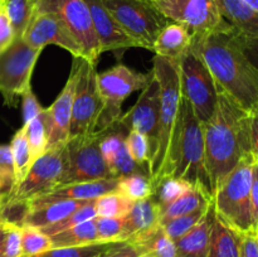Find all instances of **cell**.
<instances>
[{"instance_id":"45","label":"cell","mask_w":258,"mask_h":257,"mask_svg":"<svg viewBox=\"0 0 258 257\" xmlns=\"http://www.w3.org/2000/svg\"><path fill=\"white\" fill-rule=\"evenodd\" d=\"M0 174L15 183L14 161L10 145H0Z\"/></svg>"},{"instance_id":"22","label":"cell","mask_w":258,"mask_h":257,"mask_svg":"<svg viewBox=\"0 0 258 257\" xmlns=\"http://www.w3.org/2000/svg\"><path fill=\"white\" fill-rule=\"evenodd\" d=\"M191 34L178 23H168L159 33L153 52L156 55L179 63L186 50L190 48Z\"/></svg>"},{"instance_id":"35","label":"cell","mask_w":258,"mask_h":257,"mask_svg":"<svg viewBox=\"0 0 258 257\" xmlns=\"http://www.w3.org/2000/svg\"><path fill=\"white\" fill-rule=\"evenodd\" d=\"M23 126L25 127V135H27L30 154H32L33 163H34L39 156H42L47 151L48 136L43 111L39 116H37V117L33 118L32 121H29V122Z\"/></svg>"},{"instance_id":"53","label":"cell","mask_w":258,"mask_h":257,"mask_svg":"<svg viewBox=\"0 0 258 257\" xmlns=\"http://www.w3.org/2000/svg\"><path fill=\"white\" fill-rule=\"evenodd\" d=\"M243 2L246 3L252 10H254V12L258 13V0H243Z\"/></svg>"},{"instance_id":"37","label":"cell","mask_w":258,"mask_h":257,"mask_svg":"<svg viewBox=\"0 0 258 257\" xmlns=\"http://www.w3.org/2000/svg\"><path fill=\"white\" fill-rule=\"evenodd\" d=\"M212 203H213V202H212ZM208 208L199 209V211L193 212V213L184 214V216H179V217H175V218L169 219V221L161 222L160 226L163 227L165 233L168 234L174 242H175L178 241L180 237H183L184 234L188 233V232L190 231L197 223L201 222V219L206 216Z\"/></svg>"},{"instance_id":"24","label":"cell","mask_w":258,"mask_h":257,"mask_svg":"<svg viewBox=\"0 0 258 257\" xmlns=\"http://www.w3.org/2000/svg\"><path fill=\"white\" fill-rule=\"evenodd\" d=\"M88 202L90 201H58L45 203L43 206L29 207V211H28L23 226L42 229L66 218L68 214L75 212L76 209L81 208Z\"/></svg>"},{"instance_id":"55","label":"cell","mask_w":258,"mask_h":257,"mask_svg":"<svg viewBox=\"0 0 258 257\" xmlns=\"http://www.w3.org/2000/svg\"><path fill=\"white\" fill-rule=\"evenodd\" d=\"M139 257H153V256H150V254H140Z\"/></svg>"},{"instance_id":"13","label":"cell","mask_w":258,"mask_h":257,"mask_svg":"<svg viewBox=\"0 0 258 257\" xmlns=\"http://www.w3.org/2000/svg\"><path fill=\"white\" fill-rule=\"evenodd\" d=\"M96 66L78 58V78L73 97L70 138L96 133L98 116L102 111Z\"/></svg>"},{"instance_id":"25","label":"cell","mask_w":258,"mask_h":257,"mask_svg":"<svg viewBox=\"0 0 258 257\" xmlns=\"http://www.w3.org/2000/svg\"><path fill=\"white\" fill-rule=\"evenodd\" d=\"M135 247L139 254H150L153 257H176L175 242L158 224L154 228L127 239Z\"/></svg>"},{"instance_id":"28","label":"cell","mask_w":258,"mask_h":257,"mask_svg":"<svg viewBox=\"0 0 258 257\" xmlns=\"http://www.w3.org/2000/svg\"><path fill=\"white\" fill-rule=\"evenodd\" d=\"M50 241H52V248L85 246V244L96 243V242H98V238L95 218L82 222L77 226L71 227V228L53 234V236H50Z\"/></svg>"},{"instance_id":"29","label":"cell","mask_w":258,"mask_h":257,"mask_svg":"<svg viewBox=\"0 0 258 257\" xmlns=\"http://www.w3.org/2000/svg\"><path fill=\"white\" fill-rule=\"evenodd\" d=\"M38 0H3L2 5L10 20L15 38H22L37 10Z\"/></svg>"},{"instance_id":"41","label":"cell","mask_w":258,"mask_h":257,"mask_svg":"<svg viewBox=\"0 0 258 257\" xmlns=\"http://www.w3.org/2000/svg\"><path fill=\"white\" fill-rule=\"evenodd\" d=\"M123 217H96V231L98 242L120 241Z\"/></svg>"},{"instance_id":"14","label":"cell","mask_w":258,"mask_h":257,"mask_svg":"<svg viewBox=\"0 0 258 257\" xmlns=\"http://www.w3.org/2000/svg\"><path fill=\"white\" fill-rule=\"evenodd\" d=\"M66 169H67L66 145L49 149L33 163L25 178L3 202H30L38 197L50 193L53 189L59 185Z\"/></svg>"},{"instance_id":"54","label":"cell","mask_w":258,"mask_h":257,"mask_svg":"<svg viewBox=\"0 0 258 257\" xmlns=\"http://www.w3.org/2000/svg\"><path fill=\"white\" fill-rule=\"evenodd\" d=\"M2 199H0V223H2Z\"/></svg>"},{"instance_id":"6","label":"cell","mask_w":258,"mask_h":257,"mask_svg":"<svg viewBox=\"0 0 258 257\" xmlns=\"http://www.w3.org/2000/svg\"><path fill=\"white\" fill-rule=\"evenodd\" d=\"M153 70L148 73L136 72L122 63H117L97 75V85L102 100L96 131L107 130L122 116V102L135 91H143L153 80Z\"/></svg>"},{"instance_id":"40","label":"cell","mask_w":258,"mask_h":257,"mask_svg":"<svg viewBox=\"0 0 258 257\" xmlns=\"http://www.w3.org/2000/svg\"><path fill=\"white\" fill-rule=\"evenodd\" d=\"M126 148L136 164L150 173V150L148 139L136 130H130L125 139Z\"/></svg>"},{"instance_id":"2","label":"cell","mask_w":258,"mask_h":257,"mask_svg":"<svg viewBox=\"0 0 258 257\" xmlns=\"http://www.w3.org/2000/svg\"><path fill=\"white\" fill-rule=\"evenodd\" d=\"M218 88L212 117L203 123L204 155L212 190L251 154V115L223 88Z\"/></svg>"},{"instance_id":"33","label":"cell","mask_w":258,"mask_h":257,"mask_svg":"<svg viewBox=\"0 0 258 257\" xmlns=\"http://www.w3.org/2000/svg\"><path fill=\"white\" fill-rule=\"evenodd\" d=\"M133 206L134 201L118 190L100 197L95 201L97 217H125Z\"/></svg>"},{"instance_id":"34","label":"cell","mask_w":258,"mask_h":257,"mask_svg":"<svg viewBox=\"0 0 258 257\" xmlns=\"http://www.w3.org/2000/svg\"><path fill=\"white\" fill-rule=\"evenodd\" d=\"M154 184V194L153 197L158 202L160 208L168 206L169 203L175 201L176 198L185 193L186 190L191 188L190 183L183 180V179L174 178V176H168L160 180L155 181Z\"/></svg>"},{"instance_id":"17","label":"cell","mask_w":258,"mask_h":257,"mask_svg":"<svg viewBox=\"0 0 258 257\" xmlns=\"http://www.w3.org/2000/svg\"><path fill=\"white\" fill-rule=\"evenodd\" d=\"M22 39L35 49L43 50L45 45L54 44L70 52L73 57L85 59L80 44L76 42L62 20L52 13L35 10L27 29L23 33Z\"/></svg>"},{"instance_id":"38","label":"cell","mask_w":258,"mask_h":257,"mask_svg":"<svg viewBox=\"0 0 258 257\" xmlns=\"http://www.w3.org/2000/svg\"><path fill=\"white\" fill-rule=\"evenodd\" d=\"M95 201H90L88 203H86L85 206H82L81 208L76 209L75 212L68 214L66 218L60 219V221L57 222V223L50 224V226L48 227H44V228H42L40 231H42L43 233L47 234V236L50 237L53 236V234L58 233V232H62L64 231V229L71 228V227L77 226V224L82 223V222L96 218L97 214H96V209H95Z\"/></svg>"},{"instance_id":"9","label":"cell","mask_w":258,"mask_h":257,"mask_svg":"<svg viewBox=\"0 0 258 257\" xmlns=\"http://www.w3.org/2000/svg\"><path fill=\"white\" fill-rule=\"evenodd\" d=\"M102 134V131H96L90 135L70 138L66 144L67 169L60 179L59 185L102 179H117L112 175L101 154L100 140Z\"/></svg>"},{"instance_id":"52","label":"cell","mask_w":258,"mask_h":257,"mask_svg":"<svg viewBox=\"0 0 258 257\" xmlns=\"http://www.w3.org/2000/svg\"><path fill=\"white\" fill-rule=\"evenodd\" d=\"M5 234H7V223H5V222H2V223H0V257H5V253H4Z\"/></svg>"},{"instance_id":"8","label":"cell","mask_w":258,"mask_h":257,"mask_svg":"<svg viewBox=\"0 0 258 257\" xmlns=\"http://www.w3.org/2000/svg\"><path fill=\"white\" fill-rule=\"evenodd\" d=\"M123 32L140 48L153 52L159 33L169 22L145 0H101Z\"/></svg>"},{"instance_id":"58","label":"cell","mask_w":258,"mask_h":257,"mask_svg":"<svg viewBox=\"0 0 258 257\" xmlns=\"http://www.w3.org/2000/svg\"><path fill=\"white\" fill-rule=\"evenodd\" d=\"M0 2H3V0H0Z\"/></svg>"},{"instance_id":"39","label":"cell","mask_w":258,"mask_h":257,"mask_svg":"<svg viewBox=\"0 0 258 257\" xmlns=\"http://www.w3.org/2000/svg\"><path fill=\"white\" fill-rule=\"evenodd\" d=\"M107 166L111 170L112 175L115 178H122V176L130 175V174L139 173V171H143L150 175L148 170H145L144 168H141L139 164H136L134 161V159L131 158L130 153H128L127 148H126V143H123L121 145V148L116 151L115 155L107 161Z\"/></svg>"},{"instance_id":"20","label":"cell","mask_w":258,"mask_h":257,"mask_svg":"<svg viewBox=\"0 0 258 257\" xmlns=\"http://www.w3.org/2000/svg\"><path fill=\"white\" fill-rule=\"evenodd\" d=\"M160 224V206L153 196L134 202L133 208L123 217L120 241H127Z\"/></svg>"},{"instance_id":"57","label":"cell","mask_w":258,"mask_h":257,"mask_svg":"<svg viewBox=\"0 0 258 257\" xmlns=\"http://www.w3.org/2000/svg\"><path fill=\"white\" fill-rule=\"evenodd\" d=\"M0 5H2V2H0Z\"/></svg>"},{"instance_id":"48","label":"cell","mask_w":258,"mask_h":257,"mask_svg":"<svg viewBox=\"0 0 258 257\" xmlns=\"http://www.w3.org/2000/svg\"><path fill=\"white\" fill-rule=\"evenodd\" d=\"M251 203L252 214H253L254 223L257 228L258 221V161H254L252 165V181H251Z\"/></svg>"},{"instance_id":"10","label":"cell","mask_w":258,"mask_h":257,"mask_svg":"<svg viewBox=\"0 0 258 257\" xmlns=\"http://www.w3.org/2000/svg\"><path fill=\"white\" fill-rule=\"evenodd\" d=\"M42 50L32 48L22 38L0 53V93L4 103L10 107L17 106L18 97L30 86L33 71Z\"/></svg>"},{"instance_id":"16","label":"cell","mask_w":258,"mask_h":257,"mask_svg":"<svg viewBox=\"0 0 258 257\" xmlns=\"http://www.w3.org/2000/svg\"><path fill=\"white\" fill-rule=\"evenodd\" d=\"M78 58L73 57L70 77L58 97L49 107L43 110L48 136L47 150L66 145L70 140L73 97L78 78Z\"/></svg>"},{"instance_id":"7","label":"cell","mask_w":258,"mask_h":257,"mask_svg":"<svg viewBox=\"0 0 258 257\" xmlns=\"http://www.w3.org/2000/svg\"><path fill=\"white\" fill-rule=\"evenodd\" d=\"M178 68L181 96L189 101L197 118L206 123L216 110L218 96L216 80L204 60L191 48L183 55Z\"/></svg>"},{"instance_id":"30","label":"cell","mask_w":258,"mask_h":257,"mask_svg":"<svg viewBox=\"0 0 258 257\" xmlns=\"http://www.w3.org/2000/svg\"><path fill=\"white\" fill-rule=\"evenodd\" d=\"M13 154V161H14V175L15 183L14 189L29 171L30 166L33 165L32 154H30L29 144H28L27 135H25V127L23 126L22 128L14 134L12 139V143L9 144ZM13 189V190H14ZM13 193V191H12Z\"/></svg>"},{"instance_id":"18","label":"cell","mask_w":258,"mask_h":257,"mask_svg":"<svg viewBox=\"0 0 258 257\" xmlns=\"http://www.w3.org/2000/svg\"><path fill=\"white\" fill-rule=\"evenodd\" d=\"M92 17L96 37L100 43L101 53L111 52L121 59L125 52L131 48H140L138 43L123 32L118 23L113 19L101 0H85Z\"/></svg>"},{"instance_id":"12","label":"cell","mask_w":258,"mask_h":257,"mask_svg":"<svg viewBox=\"0 0 258 257\" xmlns=\"http://www.w3.org/2000/svg\"><path fill=\"white\" fill-rule=\"evenodd\" d=\"M169 22L178 23L194 34H204L228 24L216 0H145Z\"/></svg>"},{"instance_id":"44","label":"cell","mask_w":258,"mask_h":257,"mask_svg":"<svg viewBox=\"0 0 258 257\" xmlns=\"http://www.w3.org/2000/svg\"><path fill=\"white\" fill-rule=\"evenodd\" d=\"M14 39L15 34L9 18H8L3 5H0V53L4 52L14 42Z\"/></svg>"},{"instance_id":"5","label":"cell","mask_w":258,"mask_h":257,"mask_svg":"<svg viewBox=\"0 0 258 257\" xmlns=\"http://www.w3.org/2000/svg\"><path fill=\"white\" fill-rule=\"evenodd\" d=\"M153 72L160 87V116L156 151L150 163L151 180L161 170L168 156L181 100L178 63L155 54L153 59Z\"/></svg>"},{"instance_id":"23","label":"cell","mask_w":258,"mask_h":257,"mask_svg":"<svg viewBox=\"0 0 258 257\" xmlns=\"http://www.w3.org/2000/svg\"><path fill=\"white\" fill-rule=\"evenodd\" d=\"M221 14L239 34L258 38V13L243 0H216Z\"/></svg>"},{"instance_id":"50","label":"cell","mask_w":258,"mask_h":257,"mask_svg":"<svg viewBox=\"0 0 258 257\" xmlns=\"http://www.w3.org/2000/svg\"><path fill=\"white\" fill-rule=\"evenodd\" d=\"M251 122H249V130H251V154L254 161H258V108L251 111Z\"/></svg>"},{"instance_id":"15","label":"cell","mask_w":258,"mask_h":257,"mask_svg":"<svg viewBox=\"0 0 258 257\" xmlns=\"http://www.w3.org/2000/svg\"><path fill=\"white\" fill-rule=\"evenodd\" d=\"M159 116H160V87L156 78L153 77L150 83L141 91L135 105L118 120V122L127 131L136 130L148 139L150 163L155 155L156 144H158Z\"/></svg>"},{"instance_id":"56","label":"cell","mask_w":258,"mask_h":257,"mask_svg":"<svg viewBox=\"0 0 258 257\" xmlns=\"http://www.w3.org/2000/svg\"><path fill=\"white\" fill-rule=\"evenodd\" d=\"M257 236H258V221H257Z\"/></svg>"},{"instance_id":"27","label":"cell","mask_w":258,"mask_h":257,"mask_svg":"<svg viewBox=\"0 0 258 257\" xmlns=\"http://www.w3.org/2000/svg\"><path fill=\"white\" fill-rule=\"evenodd\" d=\"M212 202H213V198L209 194H207L198 186H191L175 201L160 208V223L175 218V217L193 213L199 209L208 208Z\"/></svg>"},{"instance_id":"36","label":"cell","mask_w":258,"mask_h":257,"mask_svg":"<svg viewBox=\"0 0 258 257\" xmlns=\"http://www.w3.org/2000/svg\"><path fill=\"white\" fill-rule=\"evenodd\" d=\"M52 248L50 237L34 227H22V257H32Z\"/></svg>"},{"instance_id":"47","label":"cell","mask_w":258,"mask_h":257,"mask_svg":"<svg viewBox=\"0 0 258 257\" xmlns=\"http://www.w3.org/2000/svg\"><path fill=\"white\" fill-rule=\"evenodd\" d=\"M239 42L248 59L258 71V38H247L239 34Z\"/></svg>"},{"instance_id":"31","label":"cell","mask_w":258,"mask_h":257,"mask_svg":"<svg viewBox=\"0 0 258 257\" xmlns=\"http://www.w3.org/2000/svg\"><path fill=\"white\" fill-rule=\"evenodd\" d=\"M117 190L131 201H141L154 194V184L149 174L139 171L118 178Z\"/></svg>"},{"instance_id":"4","label":"cell","mask_w":258,"mask_h":257,"mask_svg":"<svg viewBox=\"0 0 258 257\" xmlns=\"http://www.w3.org/2000/svg\"><path fill=\"white\" fill-rule=\"evenodd\" d=\"M254 160L247 156L219 183L213 194L217 217L241 234L256 233L252 214L251 181Z\"/></svg>"},{"instance_id":"19","label":"cell","mask_w":258,"mask_h":257,"mask_svg":"<svg viewBox=\"0 0 258 257\" xmlns=\"http://www.w3.org/2000/svg\"><path fill=\"white\" fill-rule=\"evenodd\" d=\"M117 188L118 179H102V180L64 184L54 188L50 193L28 202V204L29 207H38L58 201H95L100 197L116 191Z\"/></svg>"},{"instance_id":"1","label":"cell","mask_w":258,"mask_h":257,"mask_svg":"<svg viewBox=\"0 0 258 257\" xmlns=\"http://www.w3.org/2000/svg\"><path fill=\"white\" fill-rule=\"evenodd\" d=\"M190 48L204 60L217 85L246 111L258 107V71L244 53L231 24L211 33L191 35Z\"/></svg>"},{"instance_id":"32","label":"cell","mask_w":258,"mask_h":257,"mask_svg":"<svg viewBox=\"0 0 258 257\" xmlns=\"http://www.w3.org/2000/svg\"><path fill=\"white\" fill-rule=\"evenodd\" d=\"M117 242H96L85 246L50 248L32 257H103L116 246Z\"/></svg>"},{"instance_id":"59","label":"cell","mask_w":258,"mask_h":257,"mask_svg":"<svg viewBox=\"0 0 258 257\" xmlns=\"http://www.w3.org/2000/svg\"><path fill=\"white\" fill-rule=\"evenodd\" d=\"M257 108H258V107H257Z\"/></svg>"},{"instance_id":"3","label":"cell","mask_w":258,"mask_h":257,"mask_svg":"<svg viewBox=\"0 0 258 257\" xmlns=\"http://www.w3.org/2000/svg\"><path fill=\"white\" fill-rule=\"evenodd\" d=\"M168 176L183 179L213 198L204 155L203 123L197 118L190 103L183 96L168 156L153 183Z\"/></svg>"},{"instance_id":"42","label":"cell","mask_w":258,"mask_h":257,"mask_svg":"<svg viewBox=\"0 0 258 257\" xmlns=\"http://www.w3.org/2000/svg\"><path fill=\"white\" fill-rule=\"evenodd\" d=\"M4 253L5 257H22V227L7 223Z\"/></svg>"},{"instance_id":"46","label":"cell","mask_w":258,"mask_h":257,"mask_svg":"<svg viewBox=\"0 0 258 257\" xmlns=\"http://www.w3.org/2000/svg\"><path fill=\"white\" fill-rule=\"evenodd\" d=\"M239 257H258V236L256 233L241 234Z\"/></svg>"},{"instance_id":"26","label":"cell","mask_w":258,"mask_h":257,"mask_svg":"<svg viewBox=\"0 0 258 257\" xmlns=\"http://www.w3.org/2000/svg\"><path fill=\"white\" fill-rule=\"evenodd\" d=\"M239 243L241 233L227 226L216 214L212 226L208 257H239Z\"/></svg>"},{"instance_id":"21","label":"cell","mask_w":258,"mask_h":257,"mask_svg":"<svg viewBox=\"0 0 258 257\" xmlns=\"http://www.w3.org/2000/svg\"><path fill=\"white\" fill-rule=\"evenodd\" d=\"M214 217L216 211L212 203L201 222L197 223L188 233L175 241L176 257H208Z\"/></svg>"},{"instance_id":"11","label":"cell","mask_w":258,"mask_h":257,"mask_svg":"<svg viewBox=\"0 0 258 257\" xmlns=\"http://www.w3.org/2000/svg\"><path fill=\"white\" fill-rule=\"evenodd\" d=\"M37 10L52 13L62 20L76 42L80 44L85 59L97 65L101 48L96 37L90 9L85 0H38Z\"/></svg>"},{"instance_id":"43","label":"cell","mask_w":258,"mask_h":257,"mask_svg":"<svg viewBox=\"0 0 258 257\" xmlns=\"http://www.w3.org/2000/svg\"><path fill=\"white\" fill-rule=\"evenodd\" d=\"M20 97L23 98V125H25L29 121H32L33 118L39 116L44 107L40 106L37 96L33 92L32 86H29Z\"/></svg>"},{"instance_id":"49","label":"cell","mask_w":258,"mask_h":257,"mask_svg":"<svg viewBox=\"0 0 258 257\" xmlns=\"http://www.w3.org/2000/svg\"><path fill=\"white\" fill-rule=\"evenodd\" d=\"M139 252L127 241H118L116 246L103 257H139Z\"/></svg>"},{"instance_id":"51","label":"cell","mask_w":258,"mask_h":257,"mask_svg":"<svg viewBox=\"0 0 258 257\" xmlns=\"http://www.w3.org/2000/svg\"><path fill=\"white\" fill-rule=\"evenodd\" d=\"M13 189H14V183L0 174V199L2 202L12 194Z\"/></svg>"}]
</instances>
